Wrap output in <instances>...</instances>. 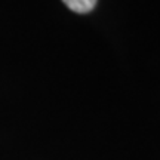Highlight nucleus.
Masks as SVG:
<instances>
[{"label": "nucleus", "instance_id": "1", "mask_svg": "<svg viewBox=\"0 0 160 160\" xmlns=\"http://www.w3.org/2000/svg\"><path fill=\"white\" fill-rule=\"evenodd\" d=\"M64 5L67 6L68 9H71L73 12L77 13H88L91 12L98 0H62Z\"/></svg>", "mask_w": 160, "mask_h": 160}]
</instances>
